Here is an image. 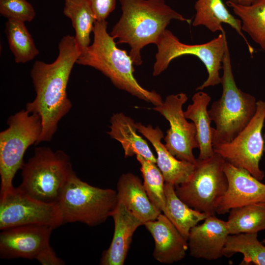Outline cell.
Returning <instances> with one entry per match:
<instances>
[{"instance_id":"f1b7e54d","label":"cell","mask_w":265,"mask_h":265,"mask_svg":"<svg viewBox=\"0 0 265 265\" xmlns=\"http://www.w3.org/2000/svg\"><path fill=\"white\" fill-rule=\"evenodd\" d=\"M140 164L143 186L152 203L164 214L165 212V180L156 163L136 155Z\"/></svg>"},{"instance_id":"9a60e30c","label":"cell","mask_w":265,"mask_h":265,"mask_svg":"<svg viewBox=\"0 0 265 265\" xmlns=\"http://www.w3.org/2000/svg\"><path fill=\"white\" fill-rule=\"evenodd\" d=\"M229 235L226 221L215 215L208 216L190 231L187 239L190 255L209 261L221 258Z\"/></svg>"},{"instance_id":"5b68a950","label":"cell","mask_w":265,"mask_h":265,"mask_svg":"<svg viewBox=\"0 0 265 265\" xmlns=\"http://www.w3.org/2000/svg\"><path fill=\"white\" fill-rule=\"evenodd\" d=\"M22 182L18 187L29 196L48 203H57L67 183L75 174L69 156L50 147L35 148L22 168Z\"/></svg>"},{"instance_id":"1f68e13d","label":"cell","mask_w":265,"mask_h":265,"mask_svg":"<svg viewBox=\"0 0 265 265\" xmlns=\"http://www.w3.org/2000/svg\"><path fill=\"white\" fill-rule=\"evenodd\" d=\"M42 265H63L65 262L57 257L55 253L49 245L39 254L36 259Z\"/></svg>"},{"instance_id":"8fae6325","label":"cell","mask_w":265,"mask_h":265,"mask_svg":"<svg viewBox=\"0 0 265 265\" xmlns=\"http://www.w3.org/2000/svg\"><path fill=\"white\" fill-rule=\"evenodd\" d=\"M63 224L57 203L37 200L13 187L0 196V229L24 225L56 228Z\"/></svg>"},{"instance_id":"83f0119b","label":"cell","mask_w":265,"mask_h":265,"mask_svg":"<svg viewBox=\"0 0 265 265\" xmlns=\"http://www.w3.org/2000/svg\"><path fill=\"white\" fill-rule=\"evenodd\" d=\"M5 33L16 63L27 62L39 53L25 23L15 20H7Z\"/></svg>"},{"instance_id":"4316f807","label":"cell","mask_w":265,"mask_h":265,"mask_svg":"<svg viewBox=\"0 0 265 265\" xmlns=\"http://www.w3.org/2000/svg\"><path fill=\"white\" fill-rule=\"evenodd\" d=\"M238 253L243 256L241 265H265V246L258 240L257 233L229 235L223 256Z\"/></svg>"},{"instance_id":"ba28073f","label":"cell","mask_w":265,"mask_h":265,"mask_svg":"<svg viewBox=\"0 0 265 265\" xmlns=\"http://www.w3.org/2000/svg\"><path fill=\"white\" fill-rule=\"evenodd\" d=\"M219 155L197 160L194 170L186 182L175 186L176 193L191 208L214 215L217 205L228 186L224 170L225 162Z\"/></svg>"},{"instance_id":"7c38bea8","label":"cell","mask_w":265,"mask_h":265,"mask_svg":"<svg viewBox=\"0 0 265 265\" xmlns=\"http://www.w3.org/2000/svg\"><path fill=\"white\" fill-rule=\"evenodd\" d=\"M188 100L184 93L167 96L162 103L153 108L169 123L170 128L164 138L165 146L177 159L195 164L194 149L198 148L196 130L193 122H189L183 110Z\"/></svg>"},{"instance_id":"9c48e42d","label":"cell","mask_w":265,"mask_h":265,"mask_svg":"<svg viewBox=\"0 0 265 265\" xmlns=\"http://www.w3.org/2000/svg\"><path fill=\"white\" fill-rule=\"evenodd\" d=\"M228 45L223 30L218 36L210 41L196 45L182 43L173 33L166 29L156 44L158 52L154 64L153 75L157 76L168 68L174 59L185 55L198 57L205 65L207 72V80L196 88L202 90L209 86L221 83L219 71L222 69V60Z\"/></svg>"},{"instance_id":"cb8c5ba5","label":"cell","mask_w":265,"mask_h":265,"mask_svg":"<svg viewBox=\"0 0 265 265\" xmlns=\"http://www.w3.org/2000/svg\"><path fill=\"white\" fill-rule=\"evenodd\" d=\"M63 12L71 21L82 53L90 45V34L97 21L94 13L86 0H65Z\"/></svg>"},{"instance_id":"e0dca14e","label":"cell","mask_w":265,"mask_h":265,"mask_svg":"<svg viewBox=\"0 0 265 265\" xmlns=\"http://www.w3.org/2000/svg\"><path fill=\"white\" fill-rule=\"evenodd\" d=\"M111 217L114 224L113 236L109 247L102 255L100 265H123L133 234L143 223L119 201H118Z\"/></svg>"},{"instance_id":"277c9868","label":"cell","mask_w":265,"mask_h":265,"mask_svg":"<svg viewBox=\"0 0 265 265\" xmlns=\"http://www.w3.org/2000/svg\"><path fill=\"white\" fill-rule=\"evenodd\" d=\"M220 98L212 104L208 113L215 125L213 146L232 141L250 122L256 113V98L238 88L234 79L228 45L222 60Z\"/></svg>"},{"instance_id":"52a82bcc","label":"cell","mask_w":265,"mask_h":265,"mask_svg":"<svg viewBox=\"0 0 265 265\" xmlns=\"http://www.w3.org/2000/svg\"><path fill=\"white\" fill-rule=\"evenodd\" d=\"M8 128L0 132V196L11 190L13 178L24 164L31 145L38 144L42 132L40 116L22 110L7 119Z\"/></svg>"},{"instance_id":"8992f818","label":"cell","mask_w":265,"mask_h":265,"mask_svg":"<svg viewBox=\"0 0 265 265\" xmlns=\"http://www.w3.org/2000/svg\"><path fill=\"white\" fill-rule=\"evenodd\" d=\"M118 201L117 191L92 186L75 173L64 188L57 204L63 223L79 222L94 226L111 216Z\"/></svg>"},{"instance_id":"7a4b0ae2","label":"cell","mask_w":265,"mask_h":265,"mask_svg":"<svg viewBox=\"0 0 265 265\" xmlns=\"http://www.w3.org/2000/svg\"><path fill=\"white\" fill-rule=\"evenodd\" d=\"M122 11L110 34L118 39V44H128L129 53L134 65L142 63V49L150 44H157L171 20L186 22V18L164 0H119Z\"/></svg>"},{"instance_id":"4fadbf2b","label":"cell","mask_w":265,"mask_h":265,"mask_svg":"<svg viewBox=\"0 0 265 265\" xmlns=\"http://www.w3.org/2000/svg\"><path fill=\"white\" fill-rule=\"evenodd\" d=\"M53 228L43 225H24L1 230L0 257L4 259H35L50 245Z\"/></svg>"},{"instance_id":"836d02e7","label":"cell","mask_w":265,"mask_h":265,"mask_svg":"<svg viewBox=\"0 0 265 265\" xmlns=\"http://www.w3.org/2000/svg\"><path fill=\"white\" fill-rule=\"evenodd\" d=\"M264 126H265V132L263 135V138H264V153H265V120L264 122Z\"/></svg>"},{"instance_id":"d6a6232c","label":"cell","mask_w":265,"mask_h":265,"mask_svg":"<svg viewBox=\"0 0 265 265\" xmlns=\"http://www.w3.org/2000/svg\"><path fill=\"white\" fill-rule=\"evenodd\" d=\"M257 0H227L232 3L242 6H249Z\"/></svg>"},{"instance_id":"ffe728a7","label":"cell","mask_w":265,"mask_h":265,"mask_svg":"<svg viewBox=\"0 0 265 265\" xmlns=\"http://www.w3.org/2000/svg\"><path fill=\"white\" fill-rule=\"evenodd\" d=\"M194 7L196 12L193 26H204L211 32H222L224 30L222 24H228L243 38L252 54L254 49L242 32L241 20L229 11L222 0H197Z\"/></svg>"},{"instance_id":"4dcf8cb0","label":"cell","mask_w":265,"mask_h":265,"mask_svg":"<svg viewBox=\"0 0 265 265\" xmlns=\"http://www.w3.org/2000/svg\"><path fill=\"white\" fill-rule=\"evenodd\" d=\"M97 21H104L115 9L116 0H86Z\"/></svg>"},{"instance_id":"44dd1931","label":"cell","mask_w":265,"mask_h":265,"mask_svg":"<svg viewBox=\"0 0 265 265\" xmlns=\"http://www.w3.org/2000/svg\"><path fill=\"white\" fill-rule=\"evenodd\" d=\"M111 138L121 145L125 157L139 154L147 159L156 163L155 157L147 141L137 132L134 120L122 112L114 113L109 120Z\"/></svg>"},{"instance_id":"3957f363","label":"cell","mask_w":265,"mask_h":265,"mask_svg":"<svg viewBox=\"0 0 265 265\" xmlns=\"http://www.w3.org/2000/svg\"><path fill=\"white\" fill-rule=\"evenodd\" d=\"M106 20L96 21L93 30V42L79 57L76 64L87 66L102 72L119 89L155 106L163 102L161 96L149 91L135 79L133 62L126 50L119 48L114 39L107 31Z\"/></svg>"},{"instance_id":"d4e9b609","label":"cell","mask_w":265,"mask_h":265,"mask_svg":"<svg viewBox=\"0 0 265 265\" xmlns=\"http://www.w3.org/2000/svg\"><path fill=\"white\" fill-rule=\"evenodd\" d=\"M241 22L242 30L265 51V0H257L249 6L226 1Z\"/></svg>"},{"instance_id":"d6986e66","label":"cell","mask_w":265,"mask_h":265,"mask_svg":"<svg viewBox=\"0 0 265 265\" xmlns=\"http://www.w3.org/2000/svg\"><path fill=\"white\" fill-rule=\"evenodd\" d=\"M118 200L143 223L156 219L161 212L150 200L141 180L132 173L123 174L117 184Z\"/></svg>"},{"instance_id":"ac0fdd59","label":"cell","mask_w":265,"mask_h":265,"mask_svg":"<svg viewBox=\"0 0 265 265\" xmlns=\"http://www.w3.org/2000/svg\"><path fill=\"white\" fill-rule=\"evenodd\" d=\"M138 132L146 138L154 147L157 155L156 164L161 172L165 183L174 186L187 181L191 175L195 164L177 159L161 142L163 133L160 129L141 123L135 124Z\"/></svg>"},{"instance_id":"603a6c76","label":"cell","mask_w":265,"mask_h":265,"mask_svg":"<svg viewBox=\"0 0 265 265\" xmlns=\"http://www.w3.org/2000/svg\"><path fill=\"white\" fill-rule=\"evenodd\" d=\"M164 193L166 205L164 214L187 240L191 229L204 221L208 215L184 202L176 193L174 186L165 183Z\"/></svg>"},{"instance_id":"2e32d148","label":"cell","mask_w":265,"mask_h":265,"mask_svg":"<svg viewBox=\"0 0 265 265\" xmlns=\"http://www.w3.org/2000/svg\"><path fill=\"white\" fill-rule=\"evenodd\" d=\"M155 241L153 257L160 263L171 264L183 259L188 249L187 240L163 213L144 223Z\"/></svg>"},{"instance_id":"6da1fadb","label":"cell","mask_w":265,"mask_h":265,"mask_svg":"<svg viewBox=\"0 0 265 265\" xmlns=\"http://www.w3.org/2000/svg\"><path fill=\"white\" fill-rule=\"evenodd\" d=\"M58 54L51 63L37 60L33 64L30 76L36 93L26 109L38 114L41 119L42 132L38 143L51 140L58 122L71 109L67 86L73 66L81 52L75 36H64L59 42Z\"/></svg>"},{"instance_id":"484cf974","label":"cell","mask_w":265,"mask_h":265,"mask_svg":"<svg viewBox=\"0 0 265 265\" xmlns=\"http://www.w3.org/2000/svg\"><path fill=\"white\" fill-rule=\"evenodd\" d=\"M229 212L226 223L230 235L258 233L265 230V204L237 207Z\"/></svg>"},{"instance_id":"30bf717a","label":"cell","mask_w":265,"mask_h":265,"mask_svg":"<svg viewBox=\"0 0 265 265\" xmlns=\"http://www.w3.org/2000/svg\"><path fill=\"white\" fill-rule=\"evenodd\" d=\"M255 114L248 125L231 141L213 146L214 153L227 162L247 170L262 181L264 172L260 162L264 153L262 130L265 120V101H257Z\"/></svg>"},{"instance_id":"e575fe53","label":"cell","mask_w":265,"mask_h":265,"mask_svg":"<svg viewBox=\"0 0 265 265\" xmlns=\"http://www.w3.org/2000/svg\"><path fill=\"white\" fill-rule=\"evenodd\" d=\"M263 244H265V238L263 239L261 241Z\"/></svg>"},{"instance_id":"5bb4252c","label":"cell","mask_w":265,"mask_h":265,"mask_svg":"<svg viewBox=\"0 0 265 265\" xmlns=\"http://www.w3.org/2000/svg\"><path fill=\"white\" fill-rule=\"evenodd\" d=\"M224 170L228 186L217 205L216 213L223 214L233 208L251 204H265V184L247 170L226 161Z\"/></svg>"},{"instance_id":"7402d4cb","label":"cell","mask_w":265,"mask_h":265,"mask_svg":"<svg viewBox=\"0 0 265 265\" xmlns=\"http://www.w3.org/2000/svg\"><path fill=\"white\" fill-rule=\"evenodd\" d=\"M211 97L207 93L199 91L192 98V103L184 111L187 119L194 123L196 130V139L199 145V154L197 159H205L214 154L212 144L213 128L207 107Z\"/></svg>"},{"instance_id":"f546056e","label":"cell","mask_w":265,"mask_h":265,"mask_svg":"<svg viewBox=\"0 0 265 265\" xmlns=\"http://www.w3.org/2000/svg\"><path fill=\"white\" fill-rule=\"evenodd\" d=\"M0 13L7 19L30 22L36 15L33 6L26 0H0Z\"/></svg>"}]
</instances>
